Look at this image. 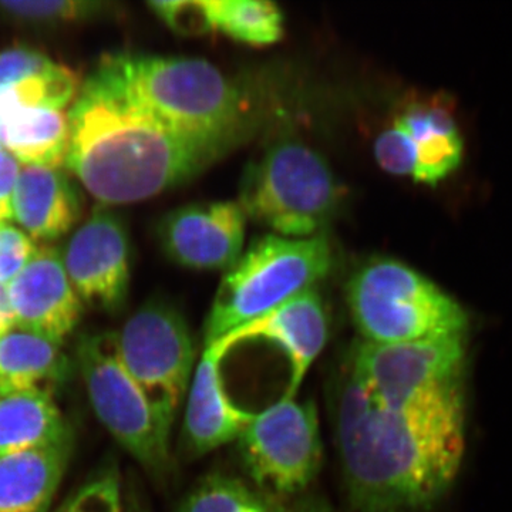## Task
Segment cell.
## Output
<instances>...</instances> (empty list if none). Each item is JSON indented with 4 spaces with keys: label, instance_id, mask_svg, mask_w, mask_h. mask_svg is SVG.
<instances>
[{
    "label": "cell",
    "instance_id": "1",
    "mask_svg": "<svg viewBox=\"0 0 512 512\" xmlns=\"http://www.w3.org/2000/svg\"><path fill=\"white\" fill-rule=\"evenodd\" d=\"M464 377L400 406L376 403L343 355L329 412L352 512H424L456 480L466 450Z\"/></svg>",
    "mask_w": 512,
    "mask_h": 512
},
{
    "label": "cell",
    "instance_id": "2",
    "mask_svg": "<svg viewBox=\"0 0 512 512\" xmlns=\"http://www.w3.org/2000/svg\"><path fill=\"white\" fill-rule=\"evenodd\" d=\"M67 117L66 165L106 205L143 201L170 190L234 147L165 126L101 64L80 87Z\"/></svg>",
    "mask_w": 512,
    "mask_h": 512
},
{
    "label": "cell",
    "instance_id": "3",
    "mask_svg": "<svg viewBox=\"0 0 512 512\" xmlns=\"http://www.w3.org/2000/svg\"><path fill=\"white\" fill-rule=\"evenodd\" d=\"M100 64L131 99L185 136L235 146L251 124L241 87L205 60L121 53Z\"/></svg>",
    "mask_w": 512,
    "mask_h": 512
},
{
    "label": "cell",
    "instance_id": "4",
    "mask_svg": "<svg viewBox=\"0 0 512 512\" xmlns=\"http://www.w3.org/2000/svg\"><path fill=\"white\" fill-rule=\"evenodd\" d=\"M330 268L332 248L323 232L311 238H256L222 278L205 322V346L315 288Z\"/></svg>",
    "mask_w": 512,
    "mask_h": 512
},
{
    "label": "cell",
    "instance_id": "5",
    "mask_svg": "<svg viewBox=\"0 0 512 512\" xmlns=\"http://www.w3.org/2000/svg\"><path fill=\"white\" fill-rule=\"evenodd\" d=\"M350 315L362 340L403 343L467 336L466 309L412 266L375 258L346 288Z\"/></svg>",
    "mask_w": 512,
    "mask_h": 512
},
{
    "label": "cell",
    "instance_id": "6",
    "mask_svg": "<svg viewBox=\"0 0 512 512\" xmlns=\"http://www.w3.org/2000/svg\"><path fill=\"white\" fill-rule=\"evenodd\" d=\"M238 202L247 217L279 237L311 238L335 217L342 187L315 148L279 138L245 168Z\"/></svg>",
    "mask_w": 512,
    "mask_h": 512
},
{
    "label": "cell",
    "instance_id": "7",
    "mask_svg": "<svg viewBox=\"0 0 512 512\" xmlns=\"http://www.w3.org/2000/svg\"><path fill=\"white\" fill-rule=\"evenodd\" d=\"M121 360L140 387L165 440L180 412L194 369L190 328L180 311L154 299L116 332Z\"/></svg>",
    "mask_w": 512,
    "mask_h": 512
},
{
    "label": "cell",
    "instance_id": "8",
    "mask_svg": "<svg viewBox=\"0 0 512 512\" xmlns=\"http://www.w3.org/2000/svg\"><path fill=\"white\" fill-rule=\"evenodd\" d=\"M76 357L100 423L151 476L167 477L173 468L170 441L121 360L116 332L86 333L77 342Z\"/></svg>",
    "mask_w": 512,
    "mask_h": 512
},
{
    "label": "cell",
    "instance_id": "9",
    "mask_svg": "<svg viewBox=\"0 0 512 512\" xmlns=\"http://www.w3.org/2000/svg\"><path fill=\"white\" fill-rule=\"evenodd\" d=\"M237 441L245 470L265 495L301 493L322 467L318 409L311 400L284 397L256 414Z\"/></svg>",
    "mask_w": 512,
    "mask_h": 512
},
{
    "label": "cell",
    "instance_id": "10",
    "mask_svg": "<svg viewBox=\"0 0 512 512\" xmlns=\"http://www.w3.org/2000/svg\"><path fill=\"white\" fill-rule=\"evenodd\" d=\"M353 373L383 406H400L441 384L466 376L467 336L350 346Z\"/></svg>",
    "mask_w": 512,
    "mask_h": 512
},
{
    "label": "cell",
    "instance_id": "11",
    "mask_svg": "<svg viewBox=\"0 0 512 512\" xmlns=\"http://www.w3.org/2000/svg\"><path fill=\"white\" fill-rule=\"evenodd\" d=\"M64 268L80 301L119 312L130 286V238L119 215L97 208L64 249Z\"/></svg>",
    "mask_w": 512,
    "mask_h": 512
},
{
    "label": "cell",
    "instance_id": "12",
    "mask_svg": "<svg viewBox=\"0 0 512 512\" xmlns=\"http://www.w3.org/2000/svg\"><path fill=\"white\" fill-rule=\"evenodd\" d=\"M247 215L239 202L191 204L168 212L158 225L164 254L191 269H228L242 255Z\"/></svg>",
    "mask_w": 512,
    "mask_h": 512
},
{
    "label": "cell",
    "instance_id": "13",
    "mask_svg": "<svg viewBox=\"0 0 512 512\" xmlns=\"http://www.w3.org/2000/svg\"><path fill=\"white\" fill-rule=\"evenodd\" d=\"M6 289L16 328L59 345L76 329L82 316L83 303L67 276L59 249H37Z\"/></svg>",
    "mask_w": 512,
    "mask_h": 512
},
{
    "label": "cell",
    "instance_id": "14",
    "mask_svg": "<svg viewBox=\"0 0 512 512\" xmlns=\"http://www.w3.org/2000/svg\"><path fill=\"white\" fill-rule=\"evenodd\" d=\"M329 338V313L318 289L299 293L291 301L266 313L262 318L229 333L220 343L227 352L239 343L266 340L284 350L291 365L288 390L284 397L293 399L309 367L325 349Z\"/></svg>",
    "mask_w": 512,
    "mask_h": 512
},
{
    "label": "cell",
    "instance_id": "15",
    "mask_svg": "<svg viewBox=\"0 0 512 512\" xmlns=\"http://www.w3.org/2000/svg\"><path fill=\"white\" fill-rule=\"evenodd\" d=\"M222 343L205 348L188 389L183 444L192 457H201L237 441L256 414L232 403L225 392L221 363L227 356Z\"/></svg>",
    "mask_w": 512,
    "mask_h": 512
},
{
    "label": "cell",
    "instance_id": "16",
    "mask_svg": "<svg viewBox=\"0 0 512 512\" xmlns=\"http://www.w3.org/2000/svg\"><path fill=\"white\" fill-rule=\"evenodd\" d=\"M412 141L416 165L413 180L437 185L463 163L464 141L458 131L453 101L446 94L412 97L393 120Z\"/></svg>",
    "mask_w": 512,
    "mask_h": 512
},
{
    "label": "cell",
    "instance_id": "17",
    "mask_svg": "<svg viewBox=\"0 0 512 512\" xmlns=\"http://www.w3.org/2000/svg\"><path fill=\"white\" fill-rule=\"evenodd\" d=\"M79 76L29 47L0 52V123L26 109L63 110L80 92Z\"/></svg>",
    "mask_w": 512,
    "mask_h": 512
},
{
    "label": "cell",
    "instance_id": "18",
    "mask_svg": "<svg viewBox=\"0 0 512 512\" xmlns=\"http://www.w3.org/2000/svg\"><path fill=\"white\" fill-rule=\"evenodd\" d=\"M13 218L30 238L53 241L80 220L82 197L69 175L59 168L25 165L13 192Z\"/></svg>",
    "mask_w": 512,
    "mask_h": 512
},
{
    "label": "cell",
    "instance_id": "19",
    "mask_svg": "<svg viewBox=\"0 0 512 512\" xmlns=\"http://www.w3.org/2000/svg\"><path fill=\"white\" fill-rule=\"evenodd\" d=\"M69 373L70 360L59 343L16 326L0 335V397L18 393L53 396Z\"/></svg>",
    "mask_w": 512,
    "mask_h": 512
},
{
    "label": "cell",
    "instance_id": "20",
    "mask_svg": "<svg viewBox=\"0 0 512 512\" xmlns=\"http://www.w3.org/2000/svg\"><path fill=\"white\" fill-rule=\"evenodd\" d=\"M70 444L0 457V512H47L66 471Z\"/></svg>",
    "mask_w": 512,
    "mask_h": 512
},
{
    "label": "cell",
    "instance_id": "21",
    "mask_svg": "<svg viewBox=\"0 0 512 512\" xmlns=\"http://www.w3.org/2000/svg\"><path fill=\"white\" fill-rule=\"evenodd\" d=\"M69 441V426L50 394L0 397V457Z\"/></svg>",
    "mask_w": 512,
    "mask_h": 512
},
{
    "label": "cell",
    "instance_id": "22",
    "mask_svg": "<svg viewBox=\"0 0 512 512\" xmlns=\"http://www.w3.org/2000/svg\"><path fill=\"white\" fill-rule=\"evenodd\" d=\"M69 137V117L63 110H19L0 123V147L33 167L66 164Z\"/></svg>",
    "mask_w": 512,
    "mask_h": 512
},
{
    "label": "cell",
    "instance_id": "23",
    "mask_svg": "<svg viewBox=\"0 0 512 512\" xmlns=\"http://www.w3.org/2000/svg\"><path fill=\"white\" fill-rule=\"evenodd\" d=\"M214 30L248 45L265 46L284 36L282 10L266 0H210Z\"/></svg>",
    "mask_w": 512,
    "mask_h": 512
},
{
    "label": "cell",
    "instance_id": "24",
    "mask_svg": "<svg viewBox=\"0 0 512 512\" xmlns=\"http://www.w3.org/2000/svg\"><path fill=\"white\" fill-rule=\"evenodd\" d=\"M278 508L239 478L212 473L195 485L177 512H278Z\"/></svg>",
    "mask_w": 512,
    "mask_h": 512
},
{
    "label": "cell",
    "instance_id": "25",
    "mask_svg": "<svg viewBox=\"0 0 512 512\" xmlns=\"http://www.w3.org/2000/svg\"><path fill=\"white\" fill-rule=\"evenodd\" d=\"M111 5L96 0H35V2H0V16L10 22L32 28H60L110 15Z\"/></svg>",
    "mask_w": 512,
    "mask_h": 512
},
{
    "label": "cell",
    "instance_id": "26",
    "mask_svg": "<svg viewBox=\"0 0 512 512\" xmlns=\"http://www.w3.org/2000/svg\"><path fill=\"white\" fill-rule=\"evenodd\" d=\"M150 9L181 35H204L212 32L210 0H183V2H150Z\"/></svg>",
    "mask_w": 512,
    "mask_h": 512
},
{
    "label": "cell",
    "instance_id": "27",
    "mask_svg": "<svg viewBox=\"0 0 512 512\" xmlns=\"http://www.w3.org/2000/svg\"><path fill=\"white\" fill-rule=\"evenodd\" d=\"M66 512H123L120 480L116 471H107L84 485L66 504Z\"/></svg>",
    "mask_w": 512,
    "mask_h": 512
},
{
    "label": "cell",
    "instance_id": "28",
    "mask_svg": "<svg viewBox=\"0 0 512 512\" xmlns=\"http://www.w3.org/2000/svg\"><path fill=\"white\" fill-rule=\"evenodd\" d=\"M375 157L377 164L386 173L413 178L416 156H414L412 141L394 124L377 137Z\"/></svg>",
    "mask_w": 512,
    "mask_h": 512
},
{
    "label": "cell",
    "instance_id": "29",
    "mask_svg": "<svg viewBox=\"0 0 512 512\" xmlns=\"http://www.w3.org/2000/svg\"><path fill=\"white\" fill-rule=\"evenodd\" d=\"M36 252L29 235L8 222L0 224V286H8Z\"/></svg>",
    "mask_w": 512,
    "mask_h": 512
},
{
    "label": "cell",
    "instance_id": "30",
    "mask_svg": "<svg viewBox=\"0 0 512 512\" xmlns=\"http://www.w3.org/2000/svg\"><path fill=\"white\" fill-rule=\"evenodd\" d=\"M19 173V161L0 147V224L13 218V192Z\"/></svg>",
    "mask_w": 512,
    "mask_h": 512
},
{
    "label": "cell",
    "instance_id": "31",
    "mask_svg": "<svg viewBox=\"0 0 512 512\" xmlns=\"http://www.w3.org/2000/svg\"><path fill=\"white\" fill-rule=\"evenodd\" d=\"M278 512H333L326 501L318 497L303 498L302 501L292 505L291 508H278Z\"/></svg>",
    "mask_w": 512,
    "mask_h": 512
},
{
    "label": "cell",
    "instance_id": "32",
    "mask_svg": "<svg viewBox=\"0 0 512 512\" xmlns=\"http://www.w3.org/2000/svg\"><path fill=\"white\" fill-rule=\"evenodd\" d=\"M13 326L15 322H13L12 309L9 305L8 289L6 286H0V335Z\"/></svg>",
    "mask_w": 512,
    "mask_h": 512
},
{
    "label": "cell",
    "instance_id": "33",
    "mask_svg": "<svg viewBox=\"0 0 512 512\" xmlns=\"http://www.w3.org/2000/svg\"><path fill=\"white\" fill-rule=\"evenodd\" d=\"M127 512H147V510L141 505L140 501H138L136 495L133 494L128 498Z\"/></svg>",
    "mask_w": 512,
    "mask_h": 512
},
{
    "label": "cell",
    "instance_id": "34",
    "mask_svg": "<svg viewBox=\"0 0 512 512\" xmlns=\"http://www.w3.org/2000/svg\"><path fill=\"white\" fill-rule=\"evenodd\" d=\"M56 512H66V505H63V507H60L59 510Z\"/></svg>",
    "mask_w": 512,
    "mask_h": 512
}]
</instances>
